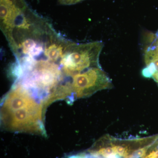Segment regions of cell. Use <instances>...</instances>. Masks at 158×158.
Masks as SVG:
<instances>
[{
	"mask_svg": "<svg viewBox=\"0 0 158 158\" xmlns=\"http://www.w3.org/2000/svg\"><path fill=\"white\" fill-rule=\"evenodd\" d=\"M45 107L25 89L13 85L2 103L3 127L12 131L44 135Z\"/></svg>",
	"mask_w": 158,
	"mask_h": 158,
	"instance_id": "cell-1",
	"label": "cell"
},
{
	"mask_svg": "<svg viewBox=\"0 0 158 158\" xmlns=\"http://www.w3.org/2000/svg\"><path fill=\"white\" fill-rule=\"evenodd\" d=\"M112 87L111 79L101 67H93L74 77L72 84L74 99L88 97L97 91Z\"/></svg>",
	"mask_w": 158,
	"mask_h": 158,
	"instance_id": "cell-2",
	"label": "cell"
},
{
	"mask_svg": "<svg viewBox=\"0 0 158 158\" xmlns=\"http://www.w3.org/2000/svg\"><path fill=\"white\" fill-rule=\"evenodd\" d=\"M143 55L146 67L142 74L146 78H152L158 85V36L148 33L143 39Z\"/></svg>",
	"mask_w": 158,
	"mask_h": 158,
	"instance_id": "cell-3",
	"label": "cell"
},
{
	"mask_svg": "<svg viewBox=\"0 0 158 158\" xmlns=\"http://www.w3.org/2000/svg\"><path fill=\"white\" fill-rule=\"evenodd\" d=\"M83 1L84 0H58V2L61 5L69 6L74 5Z\"/></svg>",
	"mask_w": 158,
	"mask_h": 158,
	"instance_id": "cell-5",
	"label": "cell"
},
{
	"mask_svg": "<svg viewBox=\"0 0 158 158\" xmlns=\"http://www.w3.org/2000/svg\"><path fill=\"white\" fill-rule=\"evenodd\" d=\"M145 152H146L145 148H140L133 153V156L135 158L141 157L145 155Z\"/></svg>",
	"mask_w": 158,
	"mask_h": 158,
	"instance_id": "cell-6",
	"label": "cell"
},
{
	"mask_svg": "<svg viewBox=\"0 0 158 158\" xmlns=\"http://www.w3.org/2000/svg\"><path fill=\"white\" fill-rule=\"evenodd\" d=\"M114 153L115 154H118L119 156H123L125 154V147L120 145H116L113 147Z\"/></svg>",
	"mask_w": 158,
	"mask_h": 158,
	"instance_id": "cell-4",
	"label": "cell"
}]
</instances>
